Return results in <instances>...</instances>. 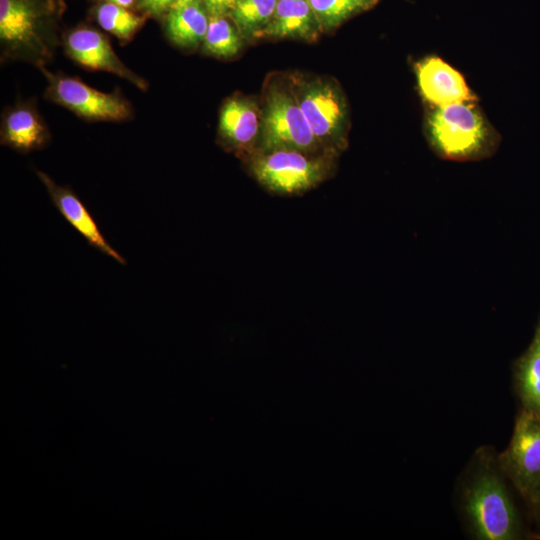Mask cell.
Instances as JSON below:
<instances>
[{
	"mask_svg": "<svg viewBox=\"0 0 540 540\" xmlns=\"http://www.w3.org/2000/svg\"><path fill=\"white\" fill-rule=\"evenodd\" d=\"M497 456L480 449L462 482L460 506L471 536L478 540H514L521 522Z\"/></svg>",
	"mask_w": 540,
	"mask_h": 540,
	"instance_id": "6da1fadb",
	"label": "cell"
},
{
	"mask_svg": "<svg viewBox=\"0 0 540 540\" xmlns=\"http://www.w3.org/2000/svg\"><path fill=\"white\" fill-rule=\"evenodd\" d=\"M332 155L311 156L295 150L259 152L250 162L255 179L268 191L280 195L306 192L331 172Z\"/></svg>",
	"mask_w": 540,
	"mask_h": 540,
	"instance_id": "7a4b0ae2",
	"label": "cell"
},
{
	"mask_svg": "<svg viewBox=\"0 0 540 540\" xmlns=\"http://www.w3.org/2000/svg\"><path fill=\"white\" fill-rule=\"evenodd\" d=\"M435 149L452 159H469L486 149L487 130L473 105L457 102L438 107L429 120Z\"/></svg>",
	"mask_w": 540,
	"mask_h": 540,
	"instance_id": "3957f363",
	"label": "cell"
},
{
	"mask_svg": "<svg viewBox=\"0 0 540 540\" xmlns=\"http://www.w3.org/2000/svg\"><path fill=\"white\" fill-rule=\"evenodd\" d=\"M260 152L295 150L312 154L321 146L297 99L274 88L268 92L262 115Z\"/></svg>",
	"mask_w": 540,
	"mask_h": 540,
	"instance_id": "277c9868",
	"label": "cell"
},
{
	"mask_svg": "<svg viewBox=\"0 0 540 540\" xmlns=\"http://www.w3.org/2000/svg\"><path fill=\"white\" fill-rule=\"evenodd\" d=\"M498 464L527 501L540 481V415L521 409L509 445Z\"/></svg>",
	"mask_w": 540,
	"mask_h": 540,
	"instance_id": "5b68a950",
	"label": "cell"
},
{
	"mask_svg": "<svg viewBox=\"0 0 540 540\" xmlns=\"http://www.w3.org/2000/svg\"><path fill=\"white\" fill-rule=\"evenodd\" d=\"M301 111L320 145L339 143L344 106L336 89L325 82L306 84L296 98Z\"/></svg>",
	"mask_w": 540,
	"mask_h": 540,
	"instance_id": "8992f818",
	"label": "cell"
},
{
	"mask_svg": "<svg viewBox=\"0 0 540 540\" xmlns=\"http://www.w3.org/2000/svg\"><path fill=\"white\" fill-rule=\"evenodd\" d=\"M53 95L64 106L90 119L123 120L130 114L127 103L119 96L100 92L74 78L58 79Z\"/></svg>",
	"mask_w": 540,
	"mask_h": 540,
	"instance_id": "52a82bcc",
	"label": "cell"
},
{
	"mask_svg": "<svg viewBox=\"0 0 540 540\" xmlns=\"http://www.w3.org/2000/svg\"><path fill=\"white\" fill-rule=\"evenodd\" d=\"M37 174L60 214L87 242L118 263L126 264L125 258L106 241L92 215L78 196L70 188L57 185L45 173L37 171Z\"/></svg>",
	"mask_w": 540,
	"mask_h": 540,
	"instance_id": "ba28073f",
	"label": "cell"
},
{
	"mask_svg": "<svg viewBox=\"0 0 540 540\" xmlns=\"http://www.w3.org/2000/svg\"><path fill=\"white\" fill-rule=\"evenodd\" d=\"M416 73L425 99L439 107L474 99L462 75L440 58L419 62Z\"/></svg>",
	"mask_w": 540,
	"mask_h": 540,
	"instance_id": "9c48e42d",
	"label": "cell"
},
{
	"mask_svg": "<svg viewBox=\"0 0 540 540\" xmlns=\"http://www.w3.org/2000/svg\"><path fill=\"white\" fill-rule=\"evenodd\" d=\"M66 45L69 55L83 66L109 71L143 86L142 80L122 64L107 38L98 31L87 28L75 30L69 34Z\"/></svg>",
	"mask_w": 540,
	"mask_h": 540,
	"instance_id": "30bf717a",
	"label": "cell"
},
{
	"mask_svg": "<svg viewBox=\"0 0 540 540\" xmlns=\"http://www.w3.org/2000/svg\"><path fill=\"white\" fill-rule=\"evenodd\" d=\"M40 11L31 0H0V38L13 47L37 49Z\"/></svg>",
	"mask_w": 540,
	"mask_h": 540,
	"instance_id": "8fae6325",
	"label": "cell"
},
{
	"mask_svg": "<svg viewBox=\"0 0 540 540\" xmlns=\"http://www.w3.org/2000/svg\"><path fill=\"white\" fill-rule=\"evenodd\" d=\"M321 28L308 0H277L268 24L254 37L304 38L310 40Z\"/></svg>",
	"mask_w": 540,
	"mask_h": 540,
	"instance_id": "7c38bea8",
	"label": "cell"
},
{
	"mask_svg": "<svg viewBox=\"0 0 540 540\" xmlns=\"http://www.w3.org/2000/svg\"><path fill=\"white\" fill-rule=\"evenodd\" d=\"M513 379L522 409L540 415V313L529 346L514 362Z\"/></svg>",
	"mask_w": 540,
	"mask_h": 540,
	"instance_id": "4fadbf2b",
	"label": "cell"
},
{
	"mask_svg": "<svg viewBox=\"0 0 540 540\" xmlns=\"http://www.w3.org/2000/svg\"><path fill=\"white\" fill-rule=\"evenodd\" d=\"M219 129L222 136L237 148L247 147L259 129L256 105L246 99H231L220 112Z\"/></svg>",
	"mask_w": 540,
	"mask_h": 540,
	"instance_id": "5bb4252c",
	"label": "cell"
},
{
	"mask_svg": "<svg viewBox=\"0 0 540 540\" xmlns=\"http://www.w3.org/2000/svg\"><path fill=\"white\" fill-rule=\"evenodd\" d=\"M209 19L200 2L173 8L166 18L170 39L181 47H194L203 41Z\"/></svg>",
	"mask_w": 540,
	"mask_h": 540,
	"instance_id": "9a60e30c",
	"label": "cell"
},
{
	"mask_svg": "<svg viewBox=\"0 0 540 540\" xmlns=\"http://www.w3.org/2000/svg\"><path fill=\"white\" fill-rule=\"evenodd\" d=\"M3 136L6 144L21 151H28L43 144L45 130L32 111L20 108L8 115Z\"/></svg>",
	"mask_w": 540,
	"mask_h": 540,
	"instance_id": "2e32d148",
	"label": "cell"
},
{
	"mask_svg": "<svg viewBox=\"0 0 540 540\" xmlns=\"http://www.w3.org/2000/svg\"><path fill=\"white\" fill-rule=\"evenodd\" d=\"M242 46L240 36L223 16H211L203 39V49L211 55L229 58Z\"/></svg>",
	"mask_w": 540,
	"mask_h": 540,
	"instance_id": "e0dca14e",
	"label": "cell"
},
{
	"mask_svg": "<svg viewBox=\"0 0 540 540\" xmlns=\"http://www.w3.org/2000/svg\"><path fill=\"white\" fill-rule=\"evenodd\" d=\"M277 0H238L230 12L243 35L254 36L270 21Z\"/></svg>",
	"mask_w": 540,
	"mask_h": 540,
	"instance_id": "ac0fdd59",
	"label": "cell"
},
{
	"mask_svg": "<svg viewBox=\"0 0 540 540\" xmlns=\"http://www.w3.org/2000/svg\"><path fill=\"white\" fill-rule=\"evenodd\" d=\"M321 28H333L377 0H308Z\"/></svg>",
	"mask_w": 540,
	"mask_h": 540,
	"instance_id": "d6986e66",
	"label": "cell"
},
{
	"mask_svg": "<svg viewBox=\"0 0 540 540\" xmlns=\"http://www.w3.org/2000/svg\"><path fill=\"white\" fill-rule=\"evenodd\" d=\"M99 25L121 39L130 38L142 25L144 18L125 7L105 2L96 11Z\"/></svg>",
	"mask_w": 540,
	"mask_h": 540,
	"instance_id": "ffe728a7",
	"label": "cell"
},
{
	"mask_svg": "<svg viewBox=\"0 0 540 540\" xmlns=\"http://www.w3.org/2000/svg\"><path fill=\"white\" fill-rule=\"evenodd\" d=\"M176 0H138V7L149 15L159 16L169 11Z\"/></svg>",
	"mask_w": 540,
	"mask_h": 540,
	"instance_id": "44dd1931",
	"label": "cell"
},
{
	"mask_svg": "<svg viewBox=\"0 0 540 540\" xmlns=\"http://www.w3.org/2000/svg\"><path fill=\"white\" fill-rule=\"evenodd\" d=\"M528 502L532 505L535 515L540 520V481L533 490Z\"/></svg>",
	"mask_w": 540,
	"mask_h": 540,
	"instance_id": "7402d4cb",
	"label": "cell"
},
{
	"mask_svg": "<svg viewBox=\"0 0 540 540\" xmlns=\"http://www.w3.org/2000/svg\"><path fill=\"white\" fill-rule=\"evenodd\" d=\"M238 0H217V15L223 16L230 13Z\"/></svg>",
	"mask_w": 540,
	"mask_h": 540,
	"instance_id": "603a6c76",
	"label": "cell"
},
{
	"mask_svg": "<svg viewBox=\"0 0 540 540\" xmlns=\"http://www.w3.org/2000/svg\"><path fill=\"white\" fill-rule=\"evenodd\" d=\"M206 11L211 16L217 15V0H203Z\"/></svg>",
	"mask_w": 540,
	"mask_h": 540,
	"instance_id": "cb8c5ba5",
	"label": "cell"
},
{
	"mask_svg": "<svg viewBox=\"0 0 540 540\" xmlns=\"http://www.w3.org/2000/svg\"><path fill=\"white\" fill-rule=\"evenodd\" d=\"M103 1H106L108 3H112V4H116V5H119L121 7H129L131 6L135 0H103Z\"/></svg>",
	"mask_w": 540,
	"mask_h": 540,
	"instance_id": "d4e9b609",
	"label": "cell"
},
{
	"mask_svg": "<svg viewBox=\"0 0 540 540\" xmlns=\"http://www.w3.org/2000/svg\"><path fill=\"white\" fill-rule=\"evenodd\" d=\"M197 1H199V0H176L171 9L180 8V7L192 4V3L197 2Z\"/></svg>",
	"mask_w": 540,
	"mask_h": 540,
	"instance_id": "484cf974",
	"label": "cell"
},
{
	"mask_svg": "<svg viewBox=\"0 0 540 540\" xmlns=\"http://www.w3.org/2000/svg\"><path fill=\"white\" fill-rule=\"evenodd\" d=\"M378 1V0H377Z\"/></svg>",
	"mask_w": 540,
	"mask_h": 540,
	"instance_id": "4316f807",
	"label": "cell"
}]
</instances>
